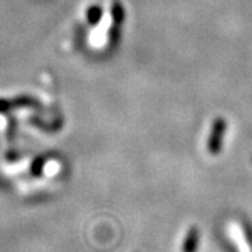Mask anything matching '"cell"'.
I'll return each mask as SVG.
<instances>
[{
  "label": "cell",
  "mask_w": 252,
  "mask_h": 252,
  "mask_svg": "<svg viewBox=\"0 0 252 252\" xmlns=\"http://www.w3.org/2000/svg\"><path fill=\"white\" fill-rule=\"evenodd\" d=\"M199 244V230L196 227H190L184 240L182 252H196Z\"/></svg>",
  "instance_id": "1"
},
{
  "label": "cell",
  "mask_w": 252,
  "mask_h": 252,
  "mask_svg": "<svg viewBox=\"0 0 252 252\" xmlns=\"http://www.w3.org/2000/svg\"><path fill=\"white\" fill-rule=\"evenodd\" d=\"M244 233H245V237H247V240H248V243L252 248V227L248 223L244 224Z\"/></svg>",
  "instance_id": "2"
}]
</instances>
